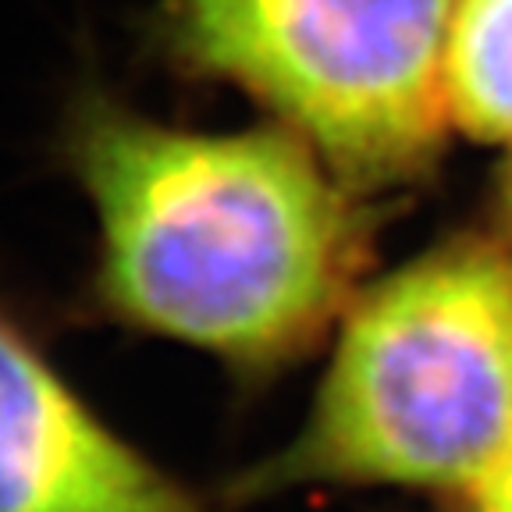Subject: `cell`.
<instances>
[{
  "mask_svg": "<svg viewBox=\"0 0 512 512\" xmlns=\"http://www.w3.org/2000/svg\"><path fill=\"white\" fill-rule=\"evenodd\" d=\"M64 160L100 221L89 299L114 324L267 374L349 306L360 214L296 132H185L86 89Z\"/></svg>",
  "mask_w": 512,
  "mask_h": 512,
  "instance_id": "6da1fadb",
  "label": "cell"
},
{
  "mask_svg": "<svg viewBox=\"0 0 512 512\" xmlns=\"http://www.w3.org/2000/svg\"><path fill=\"white\" fill-rule=\"evenodd\" d=\"M512 441V253L452 239L349 299L310 416L232 484H399L470 495Z\"/></svg>",
  "mask_w": 512,
  "mask_h": 512,
  "instance_id": "7a4b0ae2",
  "label": "cell"
},
{
  "mask_svg": "<svg viewBox=\"0 0 512 512\" xmlns=\"http://www.w3.org/2000/svg\"><path fill=\"white\" fill-rule=\"evenodd\" d=\"M452 15L456 0H168L160 40L178 68L246 89L370 192L441 153Z\"/></svg>",
  "mask_w": 512,
  "mask_h": 512,
  "instance_id": "3957f363",
  "label": "cell"
},
{
  "mask_svg": "<svg viewBox=\"0 0 512 512\" xmlns=\"http://www.w3.org/2000/svg\"><path fill=\"white\" fill-rule=\"evenodd\" d=\"M0 512H210L68 388L0 306Z\"/></svg>",
  "mask_w": 512,
  "mask_h": 512,
  "instance_id": "277c9868",
  "label": "cell"
},
{
  "mask_svg": "<svg viewBox=\"0 0 512 512\" xmlns=\"http://www.w3.org/2000/svg\"><path fill=\"white\" fill-rule=\"evenodd\" d=\"M445 100L466 136L512 146V0H456Z\"/></svg>",
  "mask_w": 512,
  "mask_h": 512,
  "instance_id": "5b68a950",
  "label": "cell"
},
{
  "mask_svg": "<svg viewBox=\"0 0 512 512\" xmlns=\"http://www.w3.org/2000/svg\"><path fill=\"white\" fill-rule=\"evenodd\" d=\"M470 498L477 512H512V441L488 470V477L470 491Z\"/></svg>",
  "mask_w": 512,
  "mask_h": 512,
  "instance_id": "8992f818",
  "label": "cell"
},
{
  "mask_svg": "<svg viewBox=\"0 0 512 512\" xmlns=\"http://www.w3.org/2000/svg\"><path fill=\"white\" fill-rule=\"evenodd\" d=\"M502 200H505V217H509V228H512V168H509V175H505V192H502Z\"/></svg>",
  "mask_w": 512,
  "mask_h": 512,
  "instance_id": "52a82bcc",
  "label": "cell"
}]
</instances>
